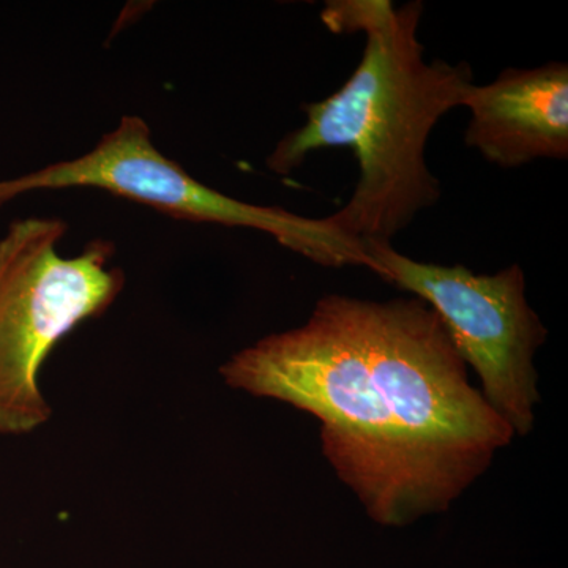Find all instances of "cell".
<instances>
[{
	"label": "cell",
	"mask_w": 568,
	"mask_h": 568,
	"mask_svg": "<svg viewBox=\"0 0 568 568\" xmlns=\"http://www.w3.org/2000/svg\"><path fill=\"white\" fill-rule=\"evenodd\" d=\"M220 375L315 417L325 459L387 528L447 511L515 437L416 297L327 295L304 325L239 351Z\"/></svg>",
	"instance_id": "cell-1"
},
{
	"label": "cell",
	"mask_w": 568,
	"mask_h": 568,
	"mask_svg": "<svg viewBox=\"0 0 568 568\" xmlns=\"http://www.w3.org/2000/svg\"><path fill=\"white\" fill-rule=\"evenodd\" d=\"M422 14L418 0L403 7L390 0L325 3L321 21L328 31L364 33L361 63L338 91L306 104L304 125L267 156L268 170L286 175L312 152L351 149L357 185L325 220L364 248L392 244L417 213L437 203L440 185L426 164V142L440 118L465 104L474 85L469 63L425 61L417 37Z\"/></svg>",
	"instance_id": "cell-2"
},
{
	"label": "cell",
	"mask_w": 568,
	"mask_h": 568,
	"mask_svg": "<svg viewBox=\"0 0 568 568\" xmlns=\"http://www.w3.org/2000/svg\"><path fill=\"white\" fill-rule=\"evenodd\" d=\"M67 231L65 220L31 216L0 239V436L29 435L50 420L39 384L44 362L125 287L112 242L95 239L67 257L59 253Z\"/></svg>",
	"instance_id": "cell-3"
},
{
	"label": "cell",
	"mask_w": 568,
	"mask_h": 568,
	"mask_svg": "<svg viewBox=\"0 0 568 568\" xmlns=\"http://www.w3.org/2000/svg\"><path fill=\"white\" fill-rule=\"evenodd\" d=\"M97 189L190 223L246 227L272 235L284 248L325 267L369 268L364 246L325 219H306L282 207L245 203L196 181L159 151L151 129L138 115H123L112 132L78 159L52 163L0 182V207L39 190Z\"/></svg>",
	"instance_id": "cell-4"
},
{
	"label": "cell",
	"mask_w": 568,
	"mask_h": 568,
	"mask_svg": "<svg viewBox=\"0 0 568 568\" xmlns=\"http://www.w3.org/2000/svg\"><path fill=\"white\" fill-rule=\"evenodd\" d=\"M365 250L369 271L436 313L459 357L476 369L488 405L515 436H528L540 402L534 357L548 331L528 304L523 268L474 274L465 265L420 263L392 244Z\"/></svg>",
	"instance_id": "cell-5"
},
{
	"label": "cell",
	"mask_w": 568,
	"mask_h": 568,
	"mask_svg": "<svg viewBox=\"0 0 568 568\" xmlns=\"http://www.w3.org/2000/svg\"><path fill=\"white\" fill-rule=\"evenodd\" d=\"M465 141L487 162L514 170L536 160H567L568 65L506 69L495 81L474 84Z\"/></svg>",
	"instance_id": "cell-6"
}]
</instances>
